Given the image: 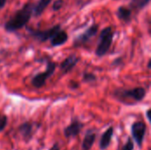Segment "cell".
<instances>
[{
    "label": "cell",
    "instance_id": "obj_1",
    "mask_svg": "<svg viewBox=\"0 0 151 150\" xmlns=\"http://www.w3.org/2000/svg\"><path fill=\"white\" fill-rule=\"evenodd\" d=\"M34 4L32 2L26 3L19 10H18L5 23L4 29L9 33H14L20 30L27 25L34 11Z\"/></svg>",
    "mask_w": 151,
    "mask_h": 150
},
{
    "label": "cell",
    "instance_id": "obj_2",
    "mask_svg": "<svg viewBox=\"0 0 151 150\" xmlns=\"http://www.w3.org/2000/svg\"><path fill=\"white\" fill-rule=\"evenodd\" d=\"M146 94L147 91L142 87L134 88H119L115 89L112 93L114 98L125 105H134L142 102L145 98Z\"/></svg>",
    "mask_w": 151,
    "mask_h": 150
},
{
    "label": "cell",
    "instance_id": "obj_3",
    "mask_svg": "<svg viewBox=\"0 0 151 150\" xmlns=\"http://www.w3.org/2000/svg\"><path fill=\"white\" fill-rule=\"evenodd\" d=\"M113 38H114V31L111 26L105 27L104 28L102 29L99 34L98 43L95 50V53L98 57H102L108 53V51L110 50L112 45Z\"/></svg>",
    "mask_w": 151,
    "mask_h": 150
},
{
    "label": "cell",
    "instance_id": "obj_4",
    "mask_svg": "<svg viewBox=\"0 0 151 150\" xmlns=\"http://www.w3.org/2000/svg\"><path fill=\"white\" fill-rule=\"evenodd\" d=\"M57 68V64L53 61H47L46 69L43 72L35 74L31 80V85L35 88H41L45 86L47 80L52 76Z\"/></svg>",
    "mask_w": 151,
    "mask_h": 150
},
{
    "label": "cell",
    "instance_id": "obj_5",
    "mask_svg": "<svg viewBox=\"0 0 151 150\" xmlns=\"http://www.w3.org/2000/svg\"><path fill=\"white\" fill-rule=\"evenodd\" d=\"M59 29H61L60 24H56L55 26H53L48 29H44V30L33 29V28L27 27V31H28L30 36H32L35 40L38 41L39 42H45L48 40H50L52 38V36Z\"/></svg>",
    "mask_w": 151,
    "mask_h": 150
},
{
    "label": "cell",
    "instance_id": "obj_6",
    "mask_svg": "<svg viewBox=\"0 0 151 150\" xmlns=\"http://www.w3.org/2000/svg\"><path fill=\"white\" fill-rule=\"evenodd\" d=\"M99 30V26L96 23H93L88 28H87L82 34L77 35L73 42V46L74 48H80L84 45H86L88 42L91 41L92 38H94Z\"/></svg>",
    "mask_w": 151,
    "mask_h": 150
},
{
    "label": "cell",
    "instance_id": "obj_7",
    "mask_svg": "<svg viewBox=\"0 0 151 150\" xmlns=\"http://www.w3.org/2000/svg\"><path fill=\"white\" fill-rule=\"evenodd\" d=\"M146 133H147V126L143 121H135L131 126V133L133 139L140 149L143 145Z\"/></svg>",
    "mask_w": 151,
    "mask_h": 150
},
{
    "label": "cell",
    "instance_id": "obj_8",
    "mask_svg": "<svg viewBox=\"0 0 151 150\" xmlns=\"http://www.w3.org/2000/svg\"><path fill=\"white\" fill-rule=\"evenodd\" d=\"M35 132V124L29 121L22 123L18 127V133L26 142H28L32 139Z\"/></svg>",
    "mask_w": 151,
    "mask_h": 150
},
{
    "label": "cell",
    "instance_id": "obj_9",
    "mask_svg": "<svg viewBox=\"0 0 151 150\" xmlns=\"http://www.w3.org/2000/svg\"><path fill=\"white\" fill-rule=\"evenodd\" d=\"M84 125L81 123L79 119H73L71 124L65 127L64 129V136L67 139L72 138V137H76L77 135L80 134L83 128Z\"/></svg>",
    "mask_w": 151,
    "mask_h": 150
},
{
    "label": "cell",
    "instance_id": "obj_10",
    "mask_svg": "<svg viewBox=\"0 0 151 150\" xmlns=\"http://www.w3.org/2000/svg\"><path fill=\"white\" fill-rule=\"evenodd\" d=\"M80 60H81L80 57L76 56L75 54H71L60 63L59 65L60 70L62 71L63 73H68L76 66V65L79 63Z\"/></svg>",
    "mask_w": 151,
    "mask_h": 150
},
{
    "label": "cell",
    "instance_id": "obj_11",
    "mask_svg": "<svg viewBox=\"0 0 151 150\" xmlns=\"http://www.w3.org/2000/svg\"><path fill=\"white\" fill-rule=\"evenodd\" d=\"M68 34L64 30V29H59L50 40V45L52 47H58L64 45L67 41H68Z\"/></svg>",
    "mask_w": 151,
    "mask_h": 150
},
{
    "label": "cell",
    "instance_id": "obj_12",
    "mask_svg": "<svg viewBox=\"0 0 151 150\" xmlns=\"http://www.w3.org/2000/svg\"><path fill=\"white\" fill-rule=\"evenodd\" d=\"M132 10L130 9V7H127V6H124V5H121L119 6L117 11H116V16L118 17V19L126 23V24H128L131 22L132 20Z\"/></svg>",
    "mask_w": 151,
    "mask_h": 150
},
{
    "label": "cell",
    "instance_id": "obj_13",
    "mask_svg": "<svg viewBox=\"0 0 151 150\" xmlns=\"http://www.w3.org/2000/svg\"><path fill=\"white\" fill-rule=\"evenodd\" d=\"M114 133V129L112 126H110L101 136L99 141V148L101 150H105L111 145L112 137Z\"/></svg>",
    "mask_w": 151,
    "mask_h": 150
},
{
    "label": "cell",
    "instance_id": "obj_14",
    "mask_svg": "<svg viewBox=\"0 0 151 150\" xmlns=\"http://www.w3.org/2000/svg\"><path fill=\"white\" fill-rule=\"evenodd\" d=\"M96 139V133L93 130L90 129L88 130L84 136V139L82 141L81 144V150H90L92 149L95 141Z\"/></svg>",
    "mask_w": 151,
    "mask_h": 150
},
{
    "label": "cell",
    "instance_id": "obj_15",
    "mask_svg": "<svg viewBox=\"0 0 151 150\" xmlns=\"http://www.w3.org/2000/svg\"><path fill=\"white\" fill-rule=\"evenodd\" d=\"M53 0H38V2L34 4V11H33V15L37 18L40 17L45 9L49 6V4L52 2Z\"/></svg>",
    "mask_w": 151,
    "mask_h": 150
},
{
    "label": "cell",
    "instance_id": "obj_16",
    "mask_svg": "<svg viewBox=\"0 0 151 150\" xmlns=\"http://www.w3.org/2000/svg\"><path fill=\"white\" fill-rule=\"evenodd\" d=\"M150 0H131L130 2V9H134L137 11H142V9H144L149 4H150Z\"/></svg>",
    "mask_w": 151,
    "mask_h": 150
},
{
    "label": "cell",
    "instance_id": "obj_17",
    "mask_svg": "<svg viewBox=\"0 0 151 150\" xmlns=\"http://www.w3.org/2000/svg\"><path fill=\"white\" fill-rule=\"evenodd\" d=\"M83 80L85 82H88V83H92V82H95L96 80V75L93 72H84L83 73Z\"/></svg>",
    "mask_w": 151,
    "mask_h": 150
},
{
    "label": "cell",
    "instance_id": "obj_18",
    "mask_svg": "<svg viewBox=\"0 0 151 150\" xmlns=\"http://www.w3.org/2000/svg\"><path fill=\"white\" fill-rule=\"evenodd\" d=\"M7 124H8L7 116H5L4 114H1L0 113V133L3 132L5 129Z\"/></svg>",
    "mask_w": 151,
    "mask_h": 150
},
{
    "label": "cell",
    "instance_id": "obj_19",
    "mask_svg": "<svg viewBox=\"0 0 151 150\" xmlns=\"http://www.w3.org/2000/svg\"><path fill=\"white\" fill-rule=\"evenodd\" d=\"M64 3H65V0H56L53 2L52 4V11H59L63 6H64Z\"/></svg>",
    "mask_w": 151,
    "mask_h": 150
},
{
    "label": "cell",
    "instance_id": "obj_20",
    "mask_svg": "<svg viewBox=\"0 0 151 150\" xmlns=\"http://www.w3.org/2000/svg\"><path fill=\"white\" fill-rule=\"evenodd\" d=\"M134 142L133 140L129 137L127 141V142L123 145L120 150H134Z\"/></svg>",
    "mask_w": 151,
    "mask_h": 150
},
{
    "label": "cell",
    "instance_id": "obj_21",
    "mask_svg": "<svg viewBox=\"0 0 151 150\" xmlns=\"http://www.w3.org/2000/svg\"><path fill=\"white\" fill-rule=\"evenodd\" d=\"M91 2L92 0H75V4L80 9H83L84 7L88 5Z\"/></svg>",
    "mask_w": 151,
    "mask_h": 150
},
{
    "label": "cell",
    "instance_id": "obj_22",
    "mask_svg": "<svg viewBox=\"0 0 151 150\" xmlns=\"http://www.w3.org/2000/svg\"><path fill=\"white\" fill-rule=\"evenodd\" d=\"M49 150H60V148H59V146H58V143H55V144H53V145L50 147V149Z\"/></svg>",
    "mask_w": 151,
    "mask_h": 150
},
{
    "label": "cell",
    "instance_id": "obj_23",
    "mask_svg": "<svg viewBox=\"0 0 151 150\" xmlns=\"http://www.w3.org/2000/svg\"><path fill=\"white\" fill-rule=\"evenodd\" d=\"M6 2H7V0H0V10H2L4 7Z\"/></svg>",
    "mask_w": 151,
    "mask_h": 150
},
{
    "label": "cell",
    "instance_id": "obj_24",
    "mask_svg": "<svg viewBox=\"0 0 151 150\" xmlns=\"http://www.w3.org/2000/svg\"><path fill=\"white\" fill-rule=\"evenodd\" d=\"M150 109L147 110V111H146V117H147V119H148V121H150Z\"/></svg>",
    "mask_w": 151,
    "mask_h": 150
},
{
    "label": "cell",
    "instance_id": "obj_25",
    "mask_svg": "<svg viewBox=\"0 0 151 150\" xmlns=\"http://www.w3.org/2000/svg\"><path fill=\"white\" fill-rule=\"evenodd\" d=\"M148 68H150V59L148 62Z\"/></svg>",
    "mask_w": 151,
    "mask_h": 150
}]
</instances>
